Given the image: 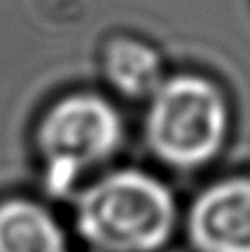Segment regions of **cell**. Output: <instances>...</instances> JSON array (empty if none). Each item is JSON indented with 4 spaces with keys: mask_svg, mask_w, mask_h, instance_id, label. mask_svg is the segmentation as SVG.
I'll list each match as a JSON object with an SVG mask.
<instances>
[{
    "mask_svg": "<svg viewBox=\"0 0 250 252\" xmlns=\"http://www.w3.org/2000/svg\"><path fill=\"white\" fill-rule=\"evenodd\" d=\"M175 200L144 171H115L98 179L77 204V229L102 252H155L171 238Z\"/></svg>",
    "mask_w": 250,
    "mask_h": 252,
    "instance_id": "1",
    "label": "cell"
},
{
    "mask_svg": "<svg viewBox=\"0 0 250 252\" xmlns=\"http://www.w3.org/2000/svg\"><path fill=\"white\" fill-rule=\"evenodd\" d=\"M229 127L227 102L219 88L198 75L165 79L150 96L146 138L153 152L177 169L209 163Z\"/></svg>",
    "mask_w": 250,
    "mask_h": 252,
    "instance_id": "2",
    "label": "cell"
},
{
    "mask_svg": "<svg viewBox=\"0 0 250 252\" xmlns=\"http://www.w3.org/2000/svg\"><path fill=\"white\" fill-rule=\"evenodd\" d=\"M123 138L121 117L94 94H73L52 104L38 127L50 192H69L82 171L115 155Z\"/></svg>",
    "mask_w": 250,
    "mask_h": 252,
    "instance_id": "3",
    "label": "cell"
},
{
    "mask_svg": "<svg viewBox=\"0 0 250 252\" xmlns=\"http://www.w3.org/2000/svg\"><path fill=\"white\" fill-rule=\"evenodd\" d=\"M188 231L198 252H250V177L207 188L190 209Z\"/></svg>",
    "mask_w": 250,
    "mask_h": 252,
    "instance_id": "4",
    "label": "cell"
},
{
    "mask_svg": "<svg viewBox=\"0 0 250 252\" xmlns=\"http://www.w3.org/2000/svg\"><path fill=\"white\" fill-rule=\"evenodd\" d=\"M0 252H67V242L44 206L8 200L0 204Z\"/></svg>",
    "mask_w": 250,
    "mask_h": 252,
    "instance_id": "5",
    "label": "cell"
},
{
    "mask_svg": "<svg viewBox=\"0 0 250 252\" xmlns=\"http://www.w3.org/2000/svg\"><path fill=\"white\" fill-rule=\"evenodd\" d=\"M104 73L117 92L129 98H150L165 82L156 50L131 38L113 40L106 46Z\"/></svg>",
    "mask_w": 250,
    "mask_h": 252,
    "instance_id": "6",
    "label": "cell"
}]
</instances>
